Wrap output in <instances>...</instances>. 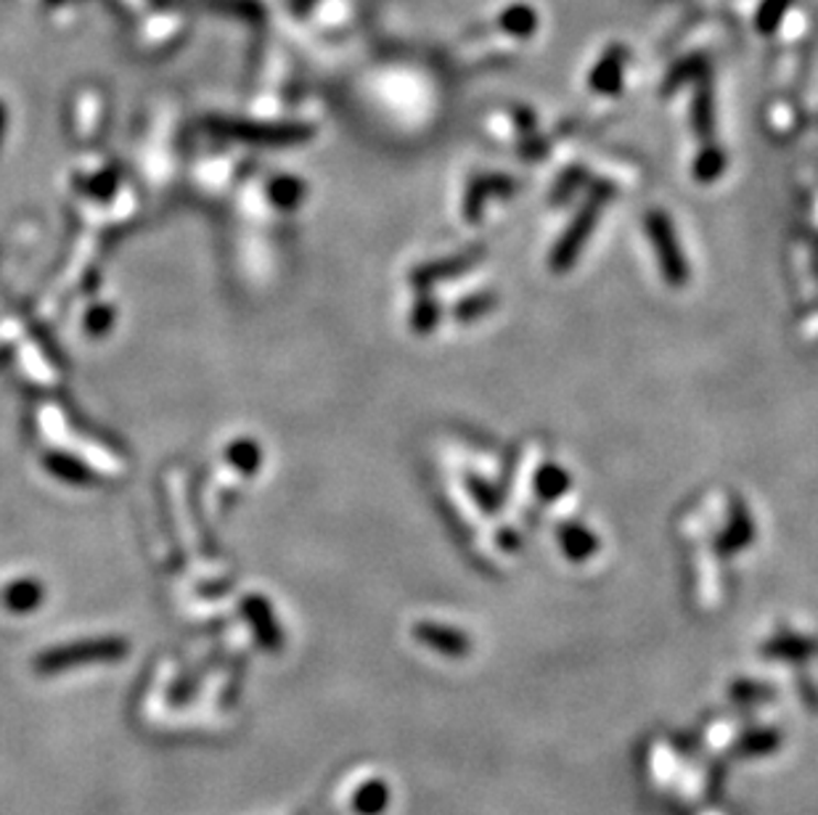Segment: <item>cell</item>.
Wrapping results in <instances>:
<instances>
[{"mask_svg": "<svg viewBox=\"0 0 818 815\" xmlns=\"http://www.w3.org/2000/svg\"><path fill=\"white\" fill-rule=\"evenodd\" d=\"M128 654V643L120 639H101V641H83L69 643V646L51 649L35 660L37 673H62L80 665H96V662H117Z\"/></svg>", "mask_w": 818, "mask_h": 815, "instance_id": "6da1fadb", "label": "cell"}, {"mask_svg": "<svg viewBox=\"0 0 818 815\" xmlns=\"http://www.w3.org/2000/svg\"><path fill=\"white\" fill-rule=\"evenodd\" d=\"M644 226L646 233H650L654 252H657L659 271H663L665 284L680 289L689 281V265H686L684 249L678 244L676 228H673L670 218H667L665 213H659V209H654V213H646Z\"/></svg>", "mask_w": 818, "mask_h": 815, "instance_id": "7a4b0ae2", "label": "cell"}, {"mask_svg": "<svg viewBox=\"0 0 818 815\" xmlns=\"http://www.w3.org/2000/svg\"><path fill=\"white\" fill-rule=\"evenodd\" d=\"M604 199H607L604 191H601V194L593 196V199L588 202L586 207L580 209L578 218H575L572 226L567 228V233L561 236L559 244L554 247L552 268H554L556 273H565V271H569V268L575 265V260H578V254L582 252V247H586L588 236H591L593 226H597V220H599V207H601V202H604Z\"/></svg>", "mask_w": 818, "mask_h": 815, "instance_id": "3957f363", "label": "cell"}, {"mask_svg": "<svg viewBox=\"0 0 818 815\" xmlns=\"http://www.w3.org/2000/svg\"><path fill=\"white\" fill-rule=\"evenodd\" d=\"M414 635L422 646L432 649V652H440L445 656H467L472 652V639H469L463 630L437 626V622H418L414 628Z\"/></svg>", "mask_w": 818, "mask_h": 815, "instance_id": "277c9868", "label": "cell"}, {"mask_svg": "<svg viewBox=\"0 0 818 815\" xmlns=\"http://www.w3.org/2000/svg\"><path fill=\"white\" fill-rule=\"evenodd\" d=\"M752 541H755V524H752L748 506H744L742 501H734V506H731L729 524H726L721 535H718L716 548L721 551L723 556H731L748 548Z\"/></svg>", "mask_w": 818, "mask_h": 815, "instance_id": "5b68a950", "label": "cell"}, {"mask_svg": "<svg viewBox=\"0 0 818 815\" xmlns=\"http://www.w3.org/2000/svg\"><path fill=\"white\" fill-rule=\"evenodd\" d=\"M556 543H559L561 554H565L569 562H588L593 554L599 551V537L597 532L588 530L586 524L580 522H565L556 528Z\"/></svg>", "mask_w": 818, "mask_h": 815, "instance_id": "8992f818", "label": "cell"}, {"mask_svg": "<svg viewBox=\"0 0 818 815\" xmlns=\"http://www.w3.org/2000/svg\"><path fill=\"white\" fill-rule=\"evenodd\" d=\"M477 262H480V249H472V252H463V254H456V258L429 262V265L416 268L411 279H414L416 286H429V284H437V281H450V279H456V275L472 271Z\"/></svg>", "mask_w": 818, "mask_h": 815, "instance_id": "52a82bcc", "label": "cell"}, {"mask_svg": "<svg viewBox=\"0 0 818 815\" xmlns=\"http://www.w3.org/2000/svg\"><path fill=\"white\" fill-rule=\"evenodd\" d=\"M569 488H572V479L559 464H546L541 466V471L535 475V492H538L541 501L552 503L559 501L561 496H567Z\"/></svg>", "mask_w": 818, "mask_h": 815, "instance_id": "ba28073f", "label": "cell"}, {"mask_svg": "<svg viewBox=\"0 0 818 815\" xmlns=\"http://www.w3.org/2000/svg\"><path fill=\"white\" fill-rule=\"evenodd\" d=\"M390 802V789L384 781H369L358 789V794L352 797V807L358 815H382L384 807Z\"/></svg>", "mask_w": 818, "mask_h": 815, "instance_id": "9c48e42d", "label": "cell"}, {"mask_svg": "<svg viewBox=\"0 0 818 815\" xmlns=\"http://www.w3.org/2000/svg\"><path fill=\"white\" fill-rule=\"evenodd\" d=\"M495 307H499V294L477 292V294H469L467 300L458 302V305L454 307V315L458 320H463V324H472V320L482 318V315L493 313Z\"/></svg>", "mask_w": 818, "mask_h": 815, "instance_id": "30bf717a", "label": "cell"}, {"mask_svg": "<svg viewBox=\"0 0 818 815\" xmlns=\"http://www.w3.org/2000/svg\"><path fill=\"white\" fill-rule=\"evenodd\" d=\"M250 620L254 626V633H258L260 643L271 652H279L281 649V630L276 622H273V615H268V609L263 604H252L250 607Z\"/></svg>", "mask_w": 818, "mask_h": 815, "instance_id": "8fae6325", "label": "cell"}, {"mask_svg": "<svg viewBox=\"0 0 818 815\" xmlns=\"http://www.w3.org/2000/svg\"><path fill=\"white\" fill-rule=\"evenodd\" d=\"M810 652H814V646L805 639H795V635L792 639H774L763 646V654L774 656V660H805Z\"/></svg>", "mask_w": 818, "mask_h": 815, "instance_id": "7c38bea8", "label": "cell"}, {"mask_svg": "<svg viewBox=\"0 0 818 815\" xmlns=\"http://www.w3.org/2000/svg\"><path fill=\"white\" fill-rule=\"evenodd\" d=\"M440 315H443L440 305H437V302L432 300L429 294H424L422 300H416L414 315H411V324H414V332L429 334L432 328L440 324Z\"/></svg>", "mask_w": 818, "mask_h": 815, "instance_id": "4fadbf2b", "label": "cell"}, {"mask_svg": "<svg viewBox=\"0 0 818 815\" xmlns=\"http://www.w3.org/2000/svg\"><path fill=\"white\" fill-rule=\"evenodd\" d=\"M467 488H469V492H472L475 501L482 506V511H488V514H495V511L501 509V492L490 488L486 479L467 477Z\"/></svg>", "mask_w": 818, "mask_h": 815, "instance_id": "5bb4252c", "label": "cell"}, {"mask_svg": "<svg viewBox=\"0 0 818 815\" xmlns=\"http://www.w3.org/2000/svg\"><path fill=\"white\" fill-rule=\"evenodd\" d=\"M41 604V588L30 583H19L6 594V607L14 611H28Z\"/></svg>", "mask_w": 818, "mask_h": 815, "instance_id": "9a60e30c", "label": "cell"}, {"mask_svg": "<svg viewBox=\"0 0 818 815\" xmlns=\"http://www.w3.org/2000/svg\"><path fill=\"white\" fill-rule=\"evenodd\" d=\"M778 736L776 731H757L748 736V739L742 741L737 749V754H763V752H771V749L778 747Z\"/></svg>", "mask_w": 818, "mask_h": 815, "instance_id": "2e32d148", "label": "cell"}, {"mask_svg": "<svg viewBox=\"0 0 818 815\" xmlns=\"http://www.w3.org/2000/svg\"><path fill=\"white\" fill-rule=\"evenodd\" d=\"M499 543L503 545V548H509V551H512V548H516V545H520V535H516V532H514V530H501V537H499Z\"/></svg>", "mask_w": 818, "mask_h": 815, "instance_id": "e0dca14e", "label": "cell"}]
</instances>
